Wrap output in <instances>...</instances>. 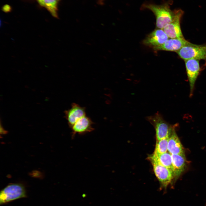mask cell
<instances>
[{
  "label": "cell",
  "mask_w": 206,
  "mask_h": 206,
  "mask_svg": "<svg viewBox=\"0 0 206 206\" xmlns=\"http://www.w3.org/2000/svg\"><path fill=\"white\" fill-rule=\"evenodd\" d=\"M144 7L150 10L156 16V26L159 29H163L172 21L174 17L175 11H172L167 4H146L144 5Z\"/></svg>",
  "instance_id": "1"
},
{
  "label": "cell",
  "mask_w": 206,
  "mask_h": 206,
  "mask_svg": "<svg viewBox=\"0 0 206 206\" xmlns=\"http://www.w3.org/2000/svg\"><path fill=\"white\" fill-rule=\"evenodd\" d=\"M147 119L154 127L157 140L169 138L174 129L159 112L147 117Z\"/></svg>",
  "instance_id": "2"
},
{
  "label": "cell",
  "mask_w": 206,
  "mask_h": 206,
  "mask_svg": "<svg viewBox=\"0 0 206 206\" xmlns=\"http://www.w3.org/2000/svg\"><path fill=\"white\" fill-rule=\"evenodd\" d=\"M26 196L25 188L22 184L19 183L11 184L1 191L0 204H5Z\"/></svg>",
  "instance_id": "3"
},
{
  "label": "cell",
  "mask_w": 206,
  "mask_h": 206,
  "mask_svg": "<svg viewBox=\"0 0 206 206\" xmlns=\"http://www.w3.org/2000/svg\"><path fill=\"white\" fill-rule=\"evenodd\" d=\"M176 52L184 60L195 59L206 61V45H197L191 43L183 47Z\"/></svg>",
  "instance_id": "4"
},
{
  "label": "cell",
  "mask_w": 206,
  "mask_h": 206,
  "mask_svg": "<svg viewBox=\"0 0 206 206\" xmlns=\"http://www.w3.org/2000/svg\"><path fill=\"white\" fill-rule=\"evenodd\" d=\"M175 11V15L172 21L167 24L163 30L168 37L171 38H184L180 25V21L183 11L181 9Z\"/></svg>",
  "instance_id": "5"
},
{
  "label": "cell",
  "mask_w": 206,
  "mask_h": 206,
  "mask_svg": "<svg viewBox=\"0 0 206 206\" xmlns=\"http://www.w3.org/2000/svg\"><path fill=\"white\" fill-rule=\"evenodd\" d=\"M190 87V96L192 95L194 85L200 70L199 60L191 59L185 60Z\"/></svg>",
  "instance_id": "6"
},
{
  "label": "cell",
  "mask_w": 206,
  "mask_h": 206,
  "mask_svg": "<svg viewBox=\"0 0 206 206\" xmlns=\"http://www.w3.org/2000/svg\"><path fill=\"white\" fill-rule=\"evenodd\" d=\"M154 174L163 187L167 188L173 177L170 169L156 163L151 162Z\"/></svg>",
  "instance_id": "7"
},
{
  "label": "cell",
  "mask_w": 206,
  "mask_h": 206,
  "mask_svg": "<svg viewBox=\"0 0 206 206\" xmlns=\"http://www.w3.org/2000/svg\"><path fill=\"white\" fill-rule=\"evenodd\" d=\"M64 113L65 117L67 120L69 127L71 128L79 119L86 116L85 108L73 103L72 104L71 108L65 110Z\"/></svg>",
  "instance_id": "8"
},
{
  "label": "cell",
  "mask_w": 206,
  "mask_h": 206,
  "mask_svg": "<svg viewBox=\"0 0 206 206\" xmlns=\"http://www.w3.org/2000/svg\"><path fill=\"white\" fill-rule=\"evenodd\" d=\"M93 124L91 119L86 116L80 118L71 128L72 138H73L77 134L83 135L93 131L94 130L92 126Z\"/></svg>",
  "instance_id": "9"
},
{
  "label": "cell",
  "mask_w": 206,
  "mask_h": 206,
  "mask_svg": "<svg viewBox=\"0 0 206 206\" xmlns=\"http://www.w3.org/2000/svg\"><path fill=\"white\" fill-rule=\"evenodd\" d=\"M169 38L163 29L154 30L150 33L144 40V43L154 48L163 44Z\"/></svg>",
  "instance_id": "10"
},
{
  "label": "cell",
  "mask_w": 206,
  "mask_h": 206,
  "mask_svg": "<svg viewBox=\"0 0 206 206\" xmlns=\"http://www.w3.org/2000/svg\"><path fill=\"white\" fill-rule=\"evenodd\" d=\"M191 43L184 38L168 39L163 45L154 48L156 50H164L177 52L185 46Z\"/></svg>",
  "instance_id": "11"
},
{
  "label": "cell",
  "mask_w": 206,
  "mask_h": 206,
  "mask_svg": "<svg viewBox=\"0 0 206 206\" xmlns=\"http://www.w3.org/2000/svg\"><path fill=\"white\" fill-rule=\"evenodd\" d=\"M168 152L172 154H185L183 146L174 129L168 140Z\"/></svg>",
  "instance_id": "12"
},
{
  "label": "cell",
  "mask_w": 206,
  "mask_h": 206,
  "mask_svg": "<svg viewBox=\"0 0 206 206\" xmlns=\"http://www.w3.org/2000/svg\"><path fill=\"white\" fill-rule=\"evenodd\" d=\"M173 173V177H179L184 171L186 165L185 154H172Z\"/></svg>",
  "instance_id": "13"
},
{
  "label": "cell",
  "mask_w": 206,
  "mask_h": 206,
  "mask_svg": "<svg viewBox=\"0 0 206 206\" xmlns=\"http://www.w3.org/2000/svg\"><path fill=\"white\" fill-rule=\"evenodd\" d=\"M149 158L151 162H153L166 167L173 172L171 154L168 152L161 154L153 153Z\"/></svg>",
  "instance_id": "14"
},
{
  "label": "cell",
  "mask_w": 206,
  "mask_h": 206,
  "mask_svg": "<svg viewBox=\"0 0 206 206\" xmlns=\"http://www.w3.org/2000/svg\"><path fill=\"white\" fill-rule=\"evenodd\" d=\"M41 6L45 8L52 15L58 18L57 13V5L58 0H37Z\"/></svg>",
  "instance_id": "15"
},
{
  "label": "cell",
  "mask_w": 206,
  "mask_h": 206,
  "mask_svg": "<svg viewBox=\"0 0 206 206\" xmlns=\"http://www.w3.org/2000/svg\"><path fill=\"white\" fill-rule=\"evenodd\" d=\"M169 137L160 140H157L153 153L161 154L168 152V144Z\"/></svg>",
  "instance_id": "16"
},
{
  "label": "cell",
  "mask_w": 206,
  "mask_h": 206,
  "mask_svg": "<svg viewBox=\"0 0 206 206\" xmlns=\"http://www.w3.org/2000/svg\"><path fill=\"white\" fill-rule=\"evenodd\" d=\"M85 195H86L85 194H83V195H82V196H83V197H85V196H86Z\"/></svg>",
  "instance_id": "17"
},
{
  "label": "cell",
  "mask_w": 206,
  "mask_h": 206,
  "mask_svg": "<svg viewBox=\"0 0 206 206\" xmlns=\"http://www.w3.org/2000/svg\"></svg>",
  "instance_id": "18"
}]
</instances>
